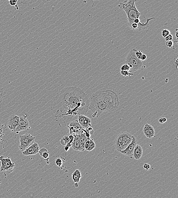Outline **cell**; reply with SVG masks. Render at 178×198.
<instances>
[{
  "instance_id": "cell-1",
  "label": "cell",
  "mask_w": 178,
  "mask_h": 198,
  "mask_svg": "<svg viewBox=\"0 0 178 198\" xmlns=\"http://www.w3.org/2000/svg\"><path fill=\"white\" fill-rule=\"evenodd\" d=\"M89 98L81 88L71 86L62 89L54 97L52 111L56 118L67 120L86 114Z\"/></svg>"
},
{
  "instance_id": "cell-2",
  "label": "cell",
  "mask_w": 178,
  "mask_h": 198,
  "mask_svg": "<svg viewBox=\"0 0 178 198\" xmlns=\"http://www.w3.org/2000/svg\"><path fill=\"white\" fill-rule=\"evenodd\" d=\"M89 100V110L92 112L94 118L103 113L114 111L120 105L118 96L111 90L96 91L90 96Z\"/></svg>"
},
{
  "instance_id": "cell-3",
  "label": "cell",
  "mask_w": 178,
  "mask_h": 198,
  "mask_svg": "<svg viewBox=\"0 0 178 198\" xmlns=\"http://www.w3.org/2000/svg\"><path fill=\"white\" fill-rule=\"evenodd\" d=\"M136 0H125L121 2L118 5L119 8L125 12L128 21L129 26L134 23V21L136 18H140L141 14L138 11L136 6Z\"/></svg>"
},
{
  "instance_id": "cell-4",
  "label": "cell",
  "mask_w": 178,
  "mask_h": 198,
  "mask_svg": "<svg viewBox=\"0 0 178 198\" xmlns=\"http://www.w3.org/2000/svg\"><path fill=\"white\" fill-rule=\"evenodd\" d=\"M125 64H128L130 70L134 71L141 69L143 67V62L136 57L134 49L131 50L126 57Z\"/></svg>"
},
{
  "instance_id": "cell-5",
  "label": "cell",
  "mask_w": 178,
  "mask_h": 198,
  "mask_svg": "<svg viewBox=\"0 0 178 198\" xmlns=\"http://www.w3.org/2000/svg\"><path fill=\"white\" fill-rule=\"evenodd\" d=\"M35 138L30 134H25L20 136V144L19 148L23 152L33 144Z\"/></svg>"
},
{
  "instance_id": "cell-6",
  "label": "cell",
  "mask_w": 178,
  "mask_h": 198,
  "mask_svg": "<svg viewBox=\"0 0 178 198\" xmlns=\"http://www.w3.org/2000/svg\"><path fill=\"white\" fill-rule=\"evenodd\" d=\"M0 162L1 164L0 172H6L9 173H12L15 164L13 162L10 157L5 158L3 156H1Z\"/></svg>"
},
{
  "instance_id": "cell-7",
  "label": "cell",
  "mask_w": 178,
  "mask_h": 198,
  "mask_svg": "<svg viewBox=\"0 0 178 198\" xmlns=\"http://www.w3.org/2000/svg\"><path fill=\"white\" fill-rule=\"evenodd\" d=\"M29 127V123L26 114L20 117L18 125L15 129V132L18 134L20 132L28 130Z\"/></svg>"
},
{
  "instance_id": "cell-8",
  "label": "cell",
  "mask_w": 178,
  "mask_h": 198,
  "mask_svg": "<svg viewBox=\"0 0 178 198\" xmlns=\"http://www.w3.org/2000/svg\"><path fill=\"white\" fill-rule=\"evenodd\" d=\"M69 129L70 134L74 136L76 135L80 134L83 131V128L77 120L70 122L67 125Z\"/></svg>"
},
{
  "instance_id": "cell-9",
  "label": "cell",
  "mask_w": 178,
  "mask_h": 198,
  "mask_svg": "<svg viewBox=\"0 0 178 198\" xmlns=\"http://www.w3.org/2000/svg\"><path fill=\"white\" fill-rule=\"evenodd\" d=\"M137 144V141L136 137L133 136L132 141L130 144L125 150H120V153L125 156L132 158L135 147Z\"/></svg>"
},
{
  "instance_id": "cell-10",
  "label": "cell",
  "mask_w": 178,
  "mask_h": 198,
  "mask_svg": "<svg viewBox=\"0 0 178 198\" xmlns=\"http://www.w3.org/2000/svg\"><path fill=\"white\" fill-rule=\"evenodd\" d=\"M77 121L83 129H86L91 127V120L84 115H81L77 116Z\"/></svg>"
},
{
  "instance_id": "cell-11",
  "label": "cell",
  "mask_w": 178,
  "mask_h": 198,
  "mask_svg": "<svg viewBox=\"0 0 178 198\" xmlns=\"http://www.w3.org/2000/svg\"><path fill=\"white\" fill-rule=\"evenodd\" d=\"M39 150L40 148L38 144L34 142L33 144L22 152V153L24 156H32L36 154L39 151Z\"/></svg>"
},
{
  "instance_id": "cell-12",
  "label": "cell",
  "mask_w": 178,
  "mask_h": 198,
  "mask_svg": "<svg viewBox=\"0 0 178 198\" xmlns=\"http://www.w3.org/2000/svg\"><path fill=\"white\" fill-rule=\"evenodd\" d=\"M19 118V116L15 114L12 115L8 118V127L11 132H15V128L18 125Z\"/></svg>"
},
{
  "instance_id": "cell-13",
  "label": "cell",
  "mask_w": 178,
  "mask_h": 198,
  "mask_svg": "<svg viewBox=\"0 0 178 198\" xmlns=\"http://www.w3.org/2000/svg\"><path fill=\"white\" fill-rule=\"evenodd\" d=\"M143 131L146 137L148 138L155 137L154 128L150 125L146 123L143 128Z\"/></svg>"
},
{
  "instance_id": "cell-14",
  "label": "cell",
  "mask_w": 178,
  "mask_h": 198,
  "mask_svg": "<svg viewBox=\"0 0 178 198\" xmlns=\"http://www.w3.org/2000/svg\"><path fill=\"white\" fill-rule=\"evenodd\" d=\"M133 135L127 131L123 132L122 147V150H125L132 141Z\"/></svg>"
},
{
  "instance_id": "cell-15",
  "label": "cell",
  "mask_w": 178,
  "mask_h": 198,
  "mask_svg": "<svg viewBox=\"0 0 178 198\" xmlns=\"http://www.w3.org/2000/svg\"><path fill=\"white\" fill-rule=\"evenodd\" d=\"M123 132L119 133L116 137L114 140V144L116 150L119 152L122 150V147Z\"/></svg>"
},
{
  "instance_id": "cell-16",
  "label": "cell",
  "mask_w": 178,
  "mask_h": 198,
  "mask_svg": "<svg viewBox=\"0 0 178 198\" xmlns=\"http://www.w3.org/2000/svg\"><path fill=\"white\" fill-rule=\"evenodd\" d=\"M74 136V139L71 142V146L73 150L75 151H80V134L75 135Z\"/></svg>"
},
{
  "instance_id": "cell-17",
  "label": "cell",
  "mask_w": 178,
  "mask_h": 198,
  "mask_svg": "<svg viewBox=\"0 0 178 198\" xmlns=\"http://www.w3.org/2000/svg\"><path fill=\"white\" fill-rule=\"evenodd\" d=\"M143 150L141 146L136 144L133 152V157L136 160H139L143 155Z\"/></svg>"
},
{
  "instance_id": "cell-18",
  "label": "cell",
  "mask_w": 178,
  "mask_h": 198,
  "mask_svg": "<svg viewBox=\"0 0 178 198\" xmlns=\"http://www.w3.org/2000/svg\"><path fill=\"white\" fill-rule=\"evenodd\" d=\"M88 138L86 135L85 133L83 131L80 134V151H84L85 150V144L86 142L88 140Z\"/></svg>"
},
{
  "instance_id": "cell-19",
  "label": "cell",
  "mask_w": 178,
  "mask_h": 198,
  "mask_svg": "<svg viewBox=\"0 0 178 198\" xmlns=\"http://www.w3.org/2000/svg\"><path fill=\"white\" fill-rule=\"evenodd\" d=\"M72 179L74 183L78 184L80 182V179L82 178L81 175L80 171L78 169H77L75 172L72 174Z\"/></svg>"
},
{
  "instance_id": "cell-20",
  "label": "cell",
  "mask_w": 178,
  "mask_h": 198,
  "mask_svg": "<svg viewBox=\"0 0 178 198\" xmlns=\"http://www.w3.org/2000/svg\"><path fill=\"white\" fill-rule=\"evenodd\" d=\"M95 147V144L94 140H93V139L90 138L89 145L88 148L86 150L88 151H91V150H94Z\"/></svg>"
},
{
  "instance_id": "cell-21",
  "label": "cell",
  "mask_w": 178,
  "mask_h": 198,
  "mask_svg": "<svg viewBox=\"0 0 178 198\" xmlns=\"http://www.w3.org/2000/svg\"><path fill=\"white\" fill-rule=\"evenodd\" d=\"M6 94L5 90L4 88H0V103L2 102Z\"/></svg>"
},
{
  "instance_id": "cell-22",
  "label": "cell",
  "mask_w": 178,
  "mask_h": 198,
  "mask_svg": "<svg viewBox=\"0 0 178 198\" xmlns=\"http://www.w3.org/2000/svg\"><path fill=\"white\" fill-rule=\"evenodd\" d=\"M120 73L122 75L124 76L125 77L128 76L130 77L131 76L133 75V73H130L128 71H124V70H121Z\"/></svg>"
},
{
  "instance_id": "cell-23",
  "label": "cell",
  "mask_w": 178,
  "mask_h": 198,
  "mask_svg": "<svg viewBox=\"0 0 178 198\" xmlns=\"http://www.w3.org/2000/svg\"><path fill=\"white\" fill-rule=\"evenodd\" d=\"M170 34V32L169 30L167 29H164L162 30V35L163 38H166L167 36Z\"/></svg>"
},
{
  "instance_id": "cell-24",
  "label": "cell",
  "mask_w": 178,
  "mask_h": 198,
  "mask_svg": "<svg viewBox=\"0 0 178 198\" xmlns=\"http://www.w3.org/2000/svg\"><path fill=\"white\" fill-rule=\"evenodd\" d=\"M134 49L135 51V54L136 57L140 60V57H141L142 55H143V51H138L135 48H134Z\"/></svg>"
},
{
  "instance_id": "cell-25",
  "label": "cell",
  "mask_w": 178,
  "mask_h": 198,
  "mask_svg": "<svg viewBox=\"0 0 178 198\" xmlns=\"http://www.w3.org/2000/svg\"><path fill=\"white\" fill-rule=\"evenodd\" d=\"M56 163L57 166L59 167H61L62 166L63 160L61 158H57L56 160Z\"/></svg>"
},
{
  "instance_id": "cell-26",
  "label": "cell",
  "mask_w": 178,
  "mask_h": 198,
  "mask_svg": "<svg viewBox=\"0 0 178 198\" xmlns=\"http://www.w3.org/2000/svg\"><path fill=\"white\" fill-rule=\"evenodd\" d=\"M120 69H121V70L129 71L130 70V67H129L128 64H125L124 65L122 66Z\"/></svg>"
},
{
  "instance_id": "cell-27",
  "label": "cell",
  "mask_w": 178,
  "mask_h": 198,
  "mask_svg": "<svg viewBox=\"0 0 178 198\" xmlns=\"http://www.w3.org/2000/svg\"><path fill=\"white\" fill-rule=\"evenodd\" d=\"M166 46L169 48H173V41H170L166 42Z\"/></svg>"
},
{
  "instance_id": "cell-28",
  "label": "cell",
  "mask_w": 178,
  "mask_h": 198,
  "mask_svg": "<svg viewBox=\"0 0 178 198\" xmlns=\"http://www.w3.org/2000/svg\"><path fill=\"white\" fill-rule=\"evenodd\" d=\"M165 41L166 42L173 41V36L170 34L168 36H166V38H165Z\"/></svg>"
},
{
  "instance_id": "cell-29",
  "label": "cell",
  "mask_w": 178,
  "mask_h": 198,
  "mask_svg": "<svg viewBox=\"0 0 178 198\" xmlns=\"http://www.w3.org/2000/svg\"><path fill=\"white\" fill-rule=\"evenodd\" d=\"M90 138L86 142L85 144V150H86L88 148L89 145Z\"/></svg>"
},
{
  "instance_id": "cell-30",
  "label": "cell",
  "mask_w": 178,
  "mask_h": 198,
  "mask_svg": "<svg viewBox=\"0 0 178 198\" xmlns=\"http://www.w3.org/2000/svg\"><path fill=\"white\" fill-rule=\"evenodd\" d=\"M143 168L145 170L148 171L150 169V166L147 163H145L143 166Z\"/></svg>"
},
{
  "instance_id": "cell-31",
  "label": "cell",
  "mask_w": 178,
  "mask_h": 198,
  "mask_svg": "<svg viewBox=\"0 0 178 198\" xmlns=\"http://www.w3.org/2000/svg\"><path fill=\"white\" fill-rule=\"evenodd\" d=\"M49 153L48 152H44V153H43V155H41V156H42L43 158H44V159H46L48 158L49 157Z\"/></svg>"
},
{
  "instance_id": "cell-32",
  "label": "cell",
  "mask_w": 178,
  "mask_h": 198,
  "mask_svg": "<svg viewBox=\"0 0 178 198\" xmlns=\"http://www.w3.org/2000/svg\"><path fill=\"white\" fill-rule=\"evenodd\" d=\"M147 58V57L146 54H143V55H142L141 57H140V60H141V61H144V60H146Z\"/></svg>"
},
{
  "instance_id": "cell-33",
  "label": "cell",
  "mask_w": 178,
  "mask_h": 198,
  "mask_svg": "<svg viewBox=\"0 0 178 198\" xmlns=\"http://www.w3.org/2000/svg\"><path fill=\"white\" fill-rule=\"evenodd\" d=\"M174 63L175 66H176V69H178V56H177L176 58H174Z\"/></svg>"
},
{
  "instance_id": "cell-34",
  "label": "cell",
  "mask_w": 178,
  "mask_h": 198,
  "mask_svg": "<svg viewBox=\"0 0 178 198\" xmlns=\"http://www.w3.org/2000/svg\"><path fill=\"white\" fill-rule=\"evenodd\" d=\"M159 122L160 123H164V122H163V118H160V119H159Z\"/></svg>"
},
{
  "instance_id": "cell-35",
  "label": "cell",
  "mask_w": 178,
  "mask_h": 198,
  "mask_svg": "<svg viewBox=\"0 0 178 198\" xmlns=\"http://www.w3.org/2000/svg\"><path fill=\"white\" fill-rule=\"evenodd\" d=\"M175 31H176V39H178V30L177 29H176V30H175Z\"/></svg>"
},
{
  "instance_id": "cell-36",
  "label": "cell",
  "mask_w": 178,
  "mask_h": 198,
  "mask_svg": "<svg viewBox=\"0 0 178 198\" xmlns=\"http://www.w3.org/2000/svg\"><path fill=\"white\" fill-rule=\"evenodd\" d=\"M164 123L166 122L167 121V119L166 118H163Z\"/></svg>"
},
{
  "instance_id": "cell-37",
  "label": "cell",
  "mask_w": 178,
  "mask_h": 198,
  "mask_svg": "<svg viewBox=\"0 0 178 198\" xmlns=\"http://www.w3.org/2000/svg\"><path fill=\"white\" fill-rule=\"evenodd\" d=\"M168 81V79L167 78V79H166L165 82L167 83V82Z\"/></svg>"
}]
</instances>
